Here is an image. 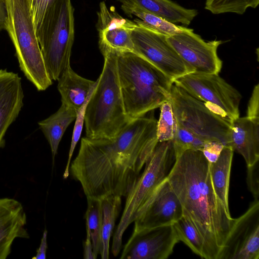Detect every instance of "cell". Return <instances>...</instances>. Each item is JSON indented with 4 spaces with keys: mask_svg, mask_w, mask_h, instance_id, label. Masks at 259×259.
Masks as SVG:
<instances>
[{
    "mask_svg": "<svg viewBox=\"0 0 259 259\" xmlns=\"http://www.w3.org/2000/svg\"><path fill=\"white\" fill-rule=\"evenodd\" d=\"M259 258V200L235 219L219 259Z\"/></svg>",
    "mask_w": 259,
    "mask_h": 259,
    "instance_id": "4fadbf2b",
    "label": "cell"
},
{
    "mask_svg": "<svg viewBox=\"0 0 259 259\" xmlns=\"http://www.w3.org/2000/svg\"><path fill=\"white\" fill-rule=\"evenodd\" d=\"M27 215L22 203L11 198H0V259L10 254L14 240L29 239Z\"/></svg>",
    "mask_w": 259,
    "mask_h": 259,
    "instance_id": "e0dca14e",
    "label": "cell"
},
{
    "mask_svg": "<svg viewBox=\"0 0 259 259\" xmlns=\"http://www.w3.org/2000/svg\"><path fill=\"white\" fill-rule=\"evenodd\" d=\"M153 116L131 120L112 139L82 138L69 168L87 197H125L158 141Z\"/></svg>",
    "mask_w": 259,
    "mask_h": 259,
    "instance_id": "6da1fadb",
    "label": "cell"
},
{
    "mask_svg": "<svg viewBox=\"0 0 259 259\" xmlns=\"http://www.w3.org/2000/svg\"><path fill=\"white\" fill-rule=\"evenodd\" d=\"M71 0H56L50 7L36 35L48 74L57 80L70 64L74 39Z\"/></svg>",
    "mask_w": 259,
    "mask_h": 259,
    "instance_id": "52a82bcc",
    "label": "cell"
},
{
    "mask_svg": "<svg viewBox=\"0 0 259 259\" xmlns=\"http://www.w3.org/2000/svg\"><path fill=\"white\" fill-rule=\"evenodd\" d=\"M83 258L84 259L96 258L93 249L91 237L89 231L87 230V237L83 243Z\"/></svg>",
    "mask_w": 259,
    "mask_h": 259,
    "instance_id": "d590c367",
    "label": "cell"
},
{
    "mask_svg": "<svg viewBox=\"0 0 259 259\" xmlns=\"http://www.w3.org/2000/svg\"><path fill=\"white\" fill-rule=\"evenodd\" d=\"M115 52L124 109L130 119L145 116L168 101L172 80L137 53Z\"/></svg>",
    "mask_w": 259,
    "mask_h": 259,
    "instance_id": "3957f363",
    "label": "cell"
},
{
    "mask_svg": "<svg viewBox=\"0 0 259 259\" xmlns=\"http://www.w3.org/2000/svg\"><path fill=\"white\" fill-rule=\"evenodd\" d=\"M97 80L95 81V84L93 85L91 90L90 91L88 98L86 99L85 101L84 102V104H83L82 107L76 112V116L75 119V122L73 131L71 145L69 151L68 158L63 175V177L64 179H67L69 177V175L70 174L69 168L71 163V159L75 148L81 136L83 124L84 121L86 107L89 102V100L97 85Z\"/></svg>",
    "mask_w": 259,
    "mask_h": 259,
    "instance_id": "f546056e",
    "label": "cell"
},
{
    "mask_svg": "<svg viewBox=\"0 0 259 259\" xmlns=\"http://www.w3.org/2000/svg\"><path fill=\"white\" fill-rule=\"evenodd\" d=\"M187 217L204 239L209 259H219L234 224L216 196L209 162L200 150H188L176 158L167 177Z\"/></svg>",
    "mask_w": 259,
    "mask_h": 259,
    "instance_id": "7a4b0ae2",
    "label": "cell"
},
{
    "mask_svg": "<svg viewBox=\"0 0 259 259\" xmlns=\"http://www.w3.org/2000/svg\"><path fill=\"white\" fill-rule=\"evenodd\" d=\"M255 120H259V84H256L253 89L248 101L246 116Z\"/></svg>",
    "mask_w": 259,
    "mask_h": 259,
    "instance_id": "836d02e7",
    "label": "cell"
},
{
    "mask_svg": "<svg viewBox=\"0 0 259 259\" xmlns=\"http://www.w3.org/2000/svg\"><path fill=\"white\" fill-rule=\"evenodd\" d=\"M87 209L85 214L86 230L90 234L94 254L100 253L102 212L100 199L87 197Z\"/></svg>",
    "mask_w": 259,
    "mask_h": 259,
    "instance_id": "484cf974",
    "label": "cell"
},
{
    "mask_svg": "<svg viewBox=\"0 0 259 259\" xmlns=\"http://www.w3.org/2000/svg\"><path fill=\"white\" fill-rule=\"evenodd\" d=\"M121 8L129 17L133 15L137 16L142 23L167 36L181 33L188 29L170 22L137 7Z\"/></svg>",
    "mask_w": 259,
    "mask_h": 259,
    "instance_id": "d4e9b609",
    "label": "cell"
},
{
    "mask_svg": "<svg viewBox=\"0 0 259 259\" xmlns=\"http://www.w3.org/2000/svg\"><path fill=\"white\" fill-rule=\"evenodd\" d=\"M58 90L62 104L77 112L88 98L95 81L82 77L75 72L70 64L63 71L58 79Z\"/></svg>",
    "mask_w": 259,
    "mask_h": 259,
    "instance_id": "ffe728a7",
    "label": "cell"
},
{
    "mask_svg": "<svg viewBox=\"0 0 259 259\" xmlns=\"http://www.w3.org/2000/svg\"><path fill=\"white\" fill-rule=\"evenodd\" d=\"M121 7H137L174 24L189 25L197 15L195 9L184 8L170 0H117Z\"/></svg>",
    "mask_w": 259,
    "mask_h": 259,
    "instance_id": "d6986e66",
    "label": "cell"
},
{
    "mask_svg": "<svg viewBox=\"0 0 259 259\" xmlns=\"http://www.w3.org/2000/svg\"><path fill=\"white\" fill-rule=\"evenodd\" d=\"M6 30L15 47L21 70L38 91L53 83L45 63L27 0H6Z\"/></svg>",
    "mask_w": 259,
    "mask_h": 259,
    "instance_id": "8992f818",
    "label": "cell"
},
{
    "mask_svg": "<svg viewBox=\"0 0 259 259\" xmlns=\"http://www.w3.org/2000/svg\"><path fill=\"white\" fill-rule=\"evenodd\" d=\"M179 242L173 225L134 229L120 258L165 259Z\"/></svg>",
    "mask_w": 259,
    "mask_h": 259,
    "instance_id": "7c38bea8",
    "label": "cell"
},
{
    "mask_svg": "<svg viewBox=\"0 0 259 259\" xmlns=\"http://www.w3.org/2000/svg\"><path fill=\"white\" fill-rule=\"evenodd\" d=\"M259 0H206L205 9L213 14L234 13L242 15L248 8H255Z\"/></svg>",
    "mask_w": 259,
    "mask_h": 259,
    "instance_id": "83f0119b",
    "label": "cell"
},
{
    "mask_svg": "<svg viewBox=\"0 0 259 259\" xmlns=\"http://www.w3.org/2000/svg\"><path fill=\"white\" fill-rule=\"evenodd\" d=\"M167 40L194 73H220L223 63L217 54V49L222 43L221 40L205 41L191 28L167 36Z\"/></svg>",
    "mask_w": 259,
    "mask_h": 259,
    "instance_id": "8fae6325",
    "label": "cell"
},
{
    "mask_svg": "<svg viewBox=\"0 0 259 259\" xmlns=\"http://www.w3.org/2000/svg\"><path fill=\"white\" fill-rule=\"evenodd\" d=\"M159 108L160 115L156 125L157 141L162 142L172 140L176 135L177 127L172 106L169 101H166Z\"/></svg>",
    "mask_w": 259,
    "mask_h": 259,
    "instance_id": "4316f807",
    "label": "cell"
},
{
    "mask_svg": "<svg viewBox=\"0 0 259 259\" xmlns=\"http://www.w3.org/2000/svg\"><path fill=\"white\" fill-rule=\"evenodd\" d=\"M56 0H27L36 34L38 33L50 7Z\"/></svg>",
    "mask_w": 259,
    "mask_h": 259,
    "instance_id": "4dcf8cb0",
    "label": "cell"
},
{
    "mask_svg": "<svg viewBox=\"0 0 259 259\" xmlns=\"http://www.w3.org/2000/svg\"><path fill=\"white\" fill-rule=\"evenodd\" d=\"M47 234L48 231L45 229L42 234L39 247L36 250L35 255L32 257V259H45L46 258V252L48 248Z\"/></svg>",
    "mask_w": 259,
    "mask_h": 259,
    "instance_id": "e575fe53",
    "label": "cell"
},
{
    "mask_svg": "<svg viewBox=\"0 0 259 259\" xmlns=\"http://www.w3.org/2000/svg\"><path fill=\"white\" fill-rule=\"evenodd\" d=\"M132 32L134 52L158 68L172 81L194 72L167 40V36L142 23L138 18Z\"/></svg>",
    "mask_w": 259,
    "mask_h": 259,
    "instance_id": "30bf717a",
    "label": "cell"
},
{
    "mask_svg": "<svg viewBox=\"0 0 259 259\" xmlns=\"http://www.w3.org/2000/svg\"><path fill=\"white\" fill-rule=\"evenodd\" d=\"M225 145L216 140L206 141L201 151L209 163L215 162L218 158Z\"/></svg>",
    "mask_w": 259,
    "mask_h": 259,
    "instance_id": "d6a6232c",
    "label": "cell"
},
{
    "mask_svg": "<svg viewBox=\"0 0 259 259\" xmlns=\"http://www.w3.org/2000/svg\"><path fill=\"white\" fill-rule=\"evenodd\" d=\"M183 215L181 202L167 179L158 186L140 216L136 229L173 225Z\"/></svg>",
    "mask_w": 259,
    "mask_h": 259,
    "instance_id": "5bb4252c",
    "label": "cell"
},
{
    "mask_svg": "<svg viewBox=\"0 0 259 259\" xmlns=\"http://www.w3.org/2000/svg\"><path fill=\"white\" fill-rule=\"evenodd\" d=\"M234 152L231 147L225 146L217 160L209 163L210 179L215 194L229 211V188Z\"/></svg>",
    "mask_w": 259,
    "mask_h": 259,
    "instance_id": "7402d4cb",
    "label": "cell"
},
{
    "mask_svg": "<svg viewBox=\"0 0 259 259\" xmlns=\"http://www.w3.org/2000/svg\"><path fill=\"white\" fill-rule=\"evenodd\" d=\"M21 78L18 73L0 69V149L6 145L5 135L24 105Z\"/></svg>",
    "mask_w": 259,
    "mask_h": 259,
    "instance_id": "2e32d148",
    "label": "cell"
},
{
    "mask_svg": "<svg viewBox=\"0 0 259 259\" xmlns=\"http://www.w3.org/2000/svg\"><path fill=\"white\" fill-rule=\"evenodd\" d=\"M179 241L184 242L195 254L201 258L209 259L205 242L191 221L183 215L173 224Z\"/></svg>",
    "mask_w": 259,
    "mask_h": 259,
    "instance_id": "cb8c5ba5",
    "label": "cell"
},
{
    "mask_svg": "<svg viewBox=\"0 0 259 259\" xmlns=\"http://www.w3.org/2000/svg\"><path fill=\"white\" fill-rule=\"evenodd\" d=\"M121 197L109 196L100 199L102 219L101 233V245L99 254L102 259L109 256V242L115 221L121 208Z\"/></svg>",
    "mask_w": 259,
    "mask_h": 259,
    "instance_id": "603a6c76",
    "label": "cell"
},
{
    "mask_svg": "<svg viewBox=\"0 0 259 259\" xmlns=\"http://www.w3.org/2000/svg\"><path fill=\"white\" fill-rule=\"evenodd\" d=\"M76 116V112L74 110L62 104L55 113L38 122L39 128L50 145L53 163L62 138Z\"/></svg>",
    "mask_w": 259,
    "mask_h": 259,
    "instance_id": "44dd1931",
    "label": "cell"
},
{
    "mask_svg": "<svg viewBox=\"0 0 259 259\" xmlns=\"http://www.w3.org/2000/svg\"><path fill=\"white\" fill-rule=\"evenodd\" d=\"M168 101L172 106L177 125L205 141L216 140L229 146L231 132L230 120L174 83Z\"/></svg>",
    "mask_w": 259,
    "mask_h": 259,
    "instance_id": "ba28073f",
    "label": "cell"
},
{
    "mask_svg": "<svg viewBox=\"0 0 259 259\" xmlns=\"http://www.w3.org/2000/svg\"><path fill=\"white\" fill-rule=\"evenodd\" d=\"M100 50L104 64L86 107L85 133L90 138L112 139L132 119L124 109L116 52L108 48Z\"/></svg>",
    "mask_w": 259,
    "mask_h": 259,
    "instance_id": "277c9868",
    "label": "cell"
},
{
    "mask_svg": "<svg viewBox=\"0 0 259 259\" xmlns=\"http://www.w3.org/2000/svg\"><path fill=\"white\" fill-rule=\"evenodd\" d=\"M8 12L6 0H0V30H6Z\"/></svg>",
    "mask_w": 259,
    "mask_h": 259,
    "instance_id": "8d00e7d4",
    "label": "cell"
},
{
    "mask_svg": "<svg viewBox=\"0 0 259 259\" xmlns=\"http://www.w3.org/2000/svg\"><path fill=\"white\" fill-rule=\"evenodd\" d=\"M175 161L172 140L158 142L142 172L125 196L123 211L113 237L114 256L120 251L125 231L142 213L157 188L167 178Z\"/></svg>",
    "mask_w": 259,
    "mask_h": 259,
    "instance_id": "5b68a950",
    "label": "cell"
},
{
    "mask_svg": "<svg viewBox=\"0 0 259 259\" xmlns=\"http://www.w3.org/2000/svg\"><path fill=\"white\" fill-rule=\"evenodd\" d=\"M205 141L190 131L177 125L176 135L172 140L176 158L188 150L201 151Z\"/></svg>",
    "mask_w": 259,
    "mask_h": 259,
    "instance_id": "f1b7e54d",
    "label": "cell"
},
{
    "mask_svg": "<svg viewBox=\"0 0 259 259\" xmlns=\"http://www.w3.org/2000/svg\"><path fill=\"white\" fill-rule=\"evenodd\" d=\"M246 182L248 188L251 193L254 200H259L258 161L247 166Z\"/></svg>",
    "mask_w": 259,
    "mask_h": 259,
    "instance_id": "1f68e13d",
    "label": "cell"
},
{
    "mask_svg": "<svg viewBox=\"0 0 259 259\" xmlns=\"http://www.w3.org/2000/svg\"><path fill=\"white\" fill-rule=\"evenodd\" d=\"M229 146L244 158L247 166L259 160V120L247 116L238 117L231 123Z\"/></svg>",
    "mask_w": 259,
    "mask_h": 259,
    "instance_id": "ac0fdd59",
    "label": "cell"
},
{
    "mask_svg": "<svg viewBox=\"0 0 259 259\" xmlns=\"http://www.w3.org/2000/svg\"><path fill=\"white\" fill-rule=\"evenodd\" d=\"M136 25L134 21L109 10L105 2H101L97 24L99 48H108L116 52H135L132 32Z\"/></svg>",
    "mask_w": 259,
    "mask_h": 259,
    "instance_id": "9a60e30c",
    "label": "cell"
},
{
    "mask_svg": "<svg viewBox=\"0 0 259 259\" xmlns=\"http://www.w3.org/2000/svg\"><path fill=\"white\" fill-rule=\"evenodd\" d=\"M173 83L231 123L239 117L241 95L219 74L190 73L176 78Z\"/></svg>",
    "mask_w": 259,
    "mask_h": 259,
    "instance_id": "9c48e42d",
    "label": "cell"
}]
</instances>
